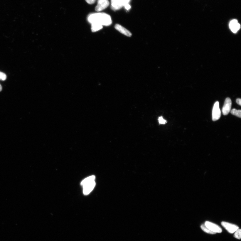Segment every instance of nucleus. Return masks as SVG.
I'll use <instances>...</instances> for the list:
<instances>
[{"mask_svg":"<svg viewBox=\"0 0 241 241\" xmlns=\"http://www.w3.org/2000/svg\"><path fill=\"white\" fill-rule=\"evenodd\" d=\"M96 0H85L88 4H92L95 3Z\"/></svg>","mask_w":241,"mask_h":241,"instance_id":"a211bd4d","label":"nucleus"},{"mask_svg":"<svg viewBox=\"0 0 241 241\" xmlns=\"http://www.w3.org/2000/svg\"><path fill=\"white\" fill-rule=\"evenodd\" d=\"M202 230L204 231L205 232L208 233L210 234H216L212 231H211L205 226V224H202L201 226Z\"/></svg>","mask_w":241,"mask_h":241,"instance_id":"ddd939ff","label":"nucleus"},{"mask_svg":"<svg viewBox=\"0 0 241 241\" xmlns=\"http://www.w3.org/2000/svg\"><path fill=\"white\" fill-rule=\"evenodd\" d=\"M231 106H232V101L229 97L225 99V102L222 109L223 113L224 115H226L228 114L231 111Z\"/></svg>","mask_w":241,"mask_h":241,"instance_id":"39448f33","label":"nucleus"},{"mask_svg":"<svg viewBox=\"0 0 241 241\" xmlns=\"http://www.w3.org/2000/svg\"><path fill=\"white\" fill-rule=\"evenodd\" d=\"M114 27H115V29L117 30L118 31L125 35L126 36L128 37H130L132 36V34L129 31L123 27V26L119 24H117Z\"/></svg>","mask_w":241,"mask_h":241,"instance_id":"1a4fd4ad","label":"nucleus"},{"mask_svg":"<svg viewBox=\"0 0 241 241\" xmlns=\"http://www.w3.org/2000/svg\"><path fill=\"white\" fill-rule=\"evenodd\" d=\"M95 184V181H94L85 183L82 185L83 194L85 195H89L94 189Z\"/></svg>","mask_w":241,"mask_h":241,"instance_id":"f03ea898","label":"nucleus"},{"mask_svg":"<svg viewBox=\"0 0 241 241\" xmlns=\"http://www.w3.org/2000/svg\"><path fill=\"white\" fill-rule=\"evenodd\" d=\"M92 31L95 32L102 29L103 26L99 23H95L91 24Z\"/></svg>","mask_w":241,"mask_h":241,"instance_id":"9b49d317","label":"nucleus"},{"mask_svg":"<svg viewBox=\"0 0 241 241\" xmlns=\"http://www.w3.org/2000/svg\"><path fill=\"white\" fill-rule=\"evenodd\" d=\"M221 225L229 233H233L237 231L239 227L237 225L232 224L230 223L225 222L221 223Z\"/></svg>","mask_w":241,"mask_h":241,"instance_id":"423d86ee","label":"nucleus"},{"mask_svg":"<svg viewBox=\"0 0 241 241\" xmlns=\"http://www.w3.org/2000/svg\"><path fill=\"white\" fill-rule=\"evenodd\" d=\"M234 237L237 239L240 240L241 238V230L240 229H238L237 231H235Z\"/></svg>","mask_w":241,"mask_h":241,"instance_id":"4468645a","label":"nucleus"},{"mask_svg":"<svg viewBox=\"0 0 241 241\" xmlns=\"http://www.w3.org/2000/svg\"><path fill=\"white\" fill-rule=\"evenodd\" d=\"M204 224L209 230L215 233H220L222 232L221 228L217 224L209 221H206Z\"/></svg>","mask_w":241,"mask_h":241,"instance_id":"20e7f679","label":"nucleus"},{"mask_svg":"<svg viewBox=\"0 0 241 241\" xmlns=\"http://www.w3.org/2000/svg\"><path fill=\"white\" fill-rule=\"evenodd\" d=\"M98 1H101V0H98Z\"/></svg>","mask_w":241,"mask_h":241,"instance_id":"412c9836","label":"nucleus"},{"mask_svg":"<svg viewBox=\"0 0 241 241\" xmlns=\"http://www.w3.org/2000/svg\"><path fill=\"white\" fill-rule=\"evenodd\" d=\"M230 29L233 33H236L240 28V25L236 19L231 20L229 24Z\"/></svg>","mask_w":241,"mask_h":241,"instance_id":"6e6552de","label":"nucleus"},{"mask_svg":"<svg viewBox=\"0 0 241 241\" xmlns=\"http://www.w3.org/2000/svg\"><path fill=\"white\" fill-rule=\"evenodd\" d=\"M88 20L90 23H99L102 26H109L112 23L111 16L108 14L103 13L90 14L88 16Z\"/></svg>","mask_w":241,"mask_h":241,"instance_id":"f257e3e1","label":"nucleus"},{"mask_svg":"<svg viewBox=\"0 0 241 241\" xmlns=\"http://www.w3.org/2000/svg\"><path fill=\"white\" fill-rule=\"evenodd\" d=\"M124 6L126 9L127 11L129 10L131 8V6L129 3L125 4Z\"/></svg>","mask_w":241,"mask_h":241,"instance_id":"f3484780","label":"nucleus"},{"mask_svg":"<svg viewBox=\"0 0 241 241\" xmlns=\"http://www.w3.org/2000/svg\"><path fill=\"white\" fill-rule=\"evenodd\" d=\"M2 90V87L1 84H0V92H1Z\"/></svg>","mask_w":241,"mask_h":241,"instance_id":"aec40b11","label":"nucleus"},{"mask_svg":"<svg viewBox=\"0 0 241 241\" xmlns=\"http://www.w3.org/2000/svg\"><path fill=\"white\" fill-rule=\"evenodd\" d=\"M221 116V113L219 108V102H216L214 104L212 111V120L214 121L218 120L220 119Z\"/></svg>","mask_w":241,"mask_h":241,"instance_id":"7ed1b4c3","label":"nucleus"},{"mask_svg":"<svg viewBox=\"0 0 241 241\" xmlns=\"http://www.w3.org/2000/svg\"><path fill=\"white\" fill-rule=\"evenodd\" d=\"M6 79V75L5 74L0 71V80H5Z\"/></svg>","mask_w":241,"mask_h":241,"instance_id":"dca6fc26","label":"nucleus"},{"mask_svg":"<svg viewBox=\"0 0 241 241\" xmlns=\"http://www.w3.org/2000/svg\"><path fill=\"white\" fill-rule=\"evenodd\" d=\"M159 122L160 124H166L167 122L166 120L164 119L163 117H159L158 119Z\"/></svg>","mask_w":241,"mask_h":241,"instance_id":"2eb2a0df","label":"nucleus"},{"mask_svg":"<svg viewBox=\"0 0 241 241\" xmlns=\"http://www.w3.org/2000/svg\"><path fill=\"white\" fill-rule=\"evenodd\" d=\"M231 113L233 115L235 116L241 118V111L240 110H237V109H234L231 111Z\"/></svg>","mask_w":241,"mask_h":241,"instance_id":"f8f14e48","label":"nucleus"},{"mask_svg":"<svg viewBox=\"0 0 241 241\" xmlns=\"http://www.w3.org/2000/svg\"><path fill=\"white\" fill-rule=\"evenodd\" d=\"M236 102L239 105L241 106V99H237V100H236Z\"/></svg>","mask_w":241,"mask_h":241,"instance_id":"6ab92c4d","label":"nucleus"},{"mask_svg":"<svg viewBox=\"0 0 241 241\" xmlns=\"http://www.w3.org/2000/svg\"><path fill=\"white\" fill-rule=\"evenodd\" d=\"M109 5L108 0L98 1L97 4L95 8V11H103L108 7Z\"/></svg>","mask_w":241,"mask_h":241,"instance_id":"0eeeda50","label":"nucleus"},{"mask_svg":"<svg viewBox=\"0 0 241 241\" xmlns=\"http://www.w3.org/2000/svg\"><path fill=\"white\" fill-rule=\"evenodd\" d=\"M111 8L114 11L119 10L123 6L122 0H111Z\"/></svg>","mask_w":241,"mask_h":241,"instance_id":"9d476101","label":"nucleus"}]
</instances>
